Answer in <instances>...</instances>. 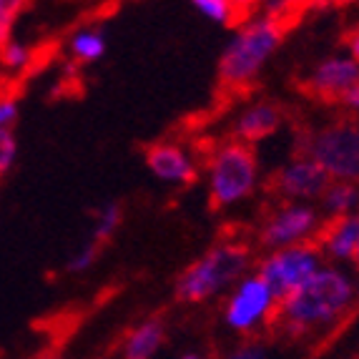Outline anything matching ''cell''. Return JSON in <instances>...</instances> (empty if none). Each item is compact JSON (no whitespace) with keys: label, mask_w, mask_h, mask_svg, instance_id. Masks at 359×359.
<instances>
[{"label":"cell","mask_w":359,"mask_h":359,"mask_svg":"<svg viewBox=\"0 0 359 359\" xmlns=\"http://www.w3.org/2000/svg\"><path fill=\"white\" fill-rule=\"evenodd\" d=\"M36 359H60V354L58 352H43V354H38Z\"/></svg>","instance_id":"4316f807"},{"label":"cell","mask_w":359,"mask_h":359,"mask_svg":"<svg viewBox=\"0 0 359 359\" xmlns=\"http://www.w3.org/2000/svg\"><path fill=\"white\" fill-rule=\"evenodd\" d=\"M18 121V96L6 83H0V128H8Z\"/></svg>","instance_id":"ffe728a7"},{"label":"cell","mask_w":359,"mask_h":359,"mask_svg":"<svg viewBox=\"0 0 359 359\" xmlns=\"http://www.w3.org/2000/svg\"><path fill=\"white\" fill-rule=\"evenodd\" d=\"M344 106L352 108V111H359V83L354 86L352 90H349L347 96H344Z\"/></svg>","instance_id":"484cf974"},{"label":"cell","mask_w":359,"mask_h":359,"mask_svg":"<svg viewBox=\"0 0 359 359\" xmlns=\"http://www.w3.org/2000/svg\"><path fill=\"white\" fill-rule=\"evenodd\" d=\"M354 264H357V269H359V241H357V249H354Z\"/></svg>","instance_id":"83f0119b"},{"label":"cell","mask_w":359,"mask_h":359,"mask_svg":"<svg viewBox=\"0 0 359 359\" xmlns=\"http://www.w3.org/2000/svg\"><path fill=\"white\" fill-rule=\"evenodd\" d=\"M231 359H262V349H257V347H241Z\"/></svg>","instance_id":"d4e9b609"},{"label":"cell","mask_w":359,"mask_h":359,"mask_svg":"<svg viewBox=\"0 0 359 359\" xmlns=\"http://www.w3.org/2000/svg\"><path fill=\"white\" fill-rule=\"evenodd\" d=\"M186 359H198V357H186Z\"/></svg>","instance_id":"f1b7e54d"},{"label":"cell","mask_w":359,"mask_h":359,"mask_svg":"<svg viewBox=\"0 0 359 359\" xmlns=\"http://www.w3.org/2000/svg\"><path fill=\"white\" fill-rule=\"evenodd\" d=\"M15 154H18V144H15L13 131L0 128V176L8 174V168L15 161Z\"/></svg>","instance_id":"7402d4cb"},{"label":"cell","mask_w":359,"mask_h":359,"mask_svg":"<svg viewBox=\"0 0 359 359\" xmlns=\"http://www.w3.org/2000/svg\"><path fill=\"white\" fill-rule=\"evenodd\" d=\"M359 241V214L327 219L317 229V236H311V244L317 246L319 254H327L332 259H352Z\"/></svg>","instance_id":"7c38bea8"},{"label":"cell","mask_w":359,"mask_h":359,"mask_svg":"<svg viewBox=\"0 0 359 359\" xmlns=\"http://www.w3.org/2000/svg\"><path fill=\"white\" fill-rule=\"evenodd\" d=\"M359 83V63L352 58H330L306 78L304 90L322 101H344L349 90Z\"/></svg>","instance_id":"30bf717a"},{"label":"cell","mask_w":359,"mask_h":359,"mask_svg":"<svg viewBox=\"0 0 359 359\" xmlns=\"http://www.w3.org/2000/svg\"><path fill=\"white\" fill-rule=\"evenodd\" d=\"M344 46H347L354 63H359V28H352L349 33H344Z\"/></svg>","instance_id":"cb8c5ba5"},{"label":"cell","mask_w":359,"mask_h":359,"mask_svg":"<svg viewBox=\"0 0 359 359\" xmlns=\"http://www.w3.org/2000/svg\"><path fill=\"white\" fill-rule=\"evenodd\" d=\"M276 306V297L271 289L264 284L259 274L249 276L236 287L231 294V299L226 304V324L239 332L254 330L259 322L271 317V311Z\"/></svg>","instance_id":"ba28073f"},{"label":"cell","mask_w":359,"mask_h":359,"mask_svg":"<svg viewBox=\"0 0 359 359\" xmlns=\"http://www.w3.org/2000/svg\"><path fill=\"white\" fill-rule=\"evenodd\" d=\"M354 302L357 289L352 279L339 269L322 266L289 297L276 302L269 322L279 324V330L287 334L299 337L337 324L341 317H347Z\"/></svg>","instance_id":"6da1fadb"},{"label":"cell","mask_w":359,"mask_h":359,"mask_svg":"<svg viewBox=\"0 0 359 359\" xmlns=\"http://www.w3.org/2000/svg\"><path fill=\"white\" fill-rule=\"evenodd\" d=\"M282 123V111L271 103H257V106L246 108L241 118L236 121L233 126V141H241V144L252 146L262 138H269L271 133L279 128Z\"/></svg>","instance_id":"4fadbf2b"},{"label":"cell","mask_w":359,"mask_h":359,"mask_svg":"<svg viewBox=\"0 0 359 359\" xmlns=\"http://www.w3.org/2000/svg\"><path fill=\"white\" fill-rule=\"evenodd\" d=\"M249 246L244 241H222L211 252L194 262L176 282V297L181 302H204L211 294L224 289L249 266Z\"/></svg>","instance_id":"3957f363"},{"label":"cell","mask_w":359,"mask_h":359,"mask_svg":"<svg viewBox=\"0 0 359 359\" xmlns=\"http://www.w3.org/2000/svg\"><path fill=\"white\" fill-rule=\"evenodd\" d=\"M314 271H319V249L311 241L271 252L259 264V276L271 289L276 302H282L294 289L302 287Z\"/></svg>","instance_id":"8992f818"},{"label":"cell","mask_w":359,"mask_h":359,"mask_svg":"<svg viewBox=\"0 0 359 359\" xmlns=\"http://www.w3.org/2000/svg\"><path fill=\"white\" fill-rule=\"evenodd\" d=\"M28 60H33L30 50L23 48V46H20V43H15V41L6 43V46L0 48V63H6L8 68H23Z\"/></svg>","instance_id":"44dd1931"},{"label":"cell","mask_w":359,"mask_h":359,"mask_svg":"<svg viewBox=\"0 0 359 359\" xmlns=\"http://www.w3.org/2000/svg\"><path fill=\"white\" fill-rule=\"evenodd\" d=\"M194 8L198 13H204L206 18L229 25V28H244L249 13L254 11V6H249V3H231V0H198V3H194Z\"/></svg>","instance_id":"9a60e30c"},{"label":"cell","mask_w":359,"mask_h":359,"mask_svg":"<svg viewBox=\"0 0 359 359\" xmlns=\"http://www.w3.org/2000/svg\"><path fill=\"white\" fill-rule=\"evenodd\" d=\"M23 8H25L23 3H15V0H0V48L6 43H11L13 25H15Z\"/></svg>","instance_id":"d6986e66"},{"label":"cell","mask_w":359,"mask_h":359,"mask_svg":"<svg viewBox=\"0 0 359 359\" xmlns=\"http://www.w3.org/2000/svg\"><path fill=\"white\" fill-rule=\"evenodd\" d=\"M259 176L257 154L241 141H226L209 158L211 209H226L254 191Z\"/></svg>","instance_id":"277c9868"},{"label":"cell","mask_w":359,"mask_h":359,"mask_svg":"<svg viewBox=\"0 0 359 359\" xmlns=\"http://www.w3.org/2000/svg\"><path fill=\"white\" fill-rule=\"evenodd\" d=\"M98 254H101V244H96V241H88V244L81 249V252L76 254V257L68 262V271H83L88 269L90 264L96 262Z\"/></svg>","instance_id":"603a6c76"},{"label":"cell","mask_w":359,"mask_h":359,"mask_svg":"<svg viewBox=\"0 0 359 359\" xmlns=\"http://www.w3.org/2000/svg\"><path fill=\"white\" fill-rule=\"evenodd\" d=\"M314 229H317V211L302 204H284L264 219L262 229H259V244L264 249L279 252L287 246L311 241Z\"/></svg>","instance_id":"52a82bcc"},{"label":"cell","mask_w":359,"mask_h":359,"mask_svg":"<svg viewBox=\"0 0 359 359\" xmlns=\"http://www.w3.org/2000/svg\"><path fill=\"white\" fill-rule=\"evenodd\" d=\"M304 156L330 174L332 181L357 184L359 181V123L334 121L311 133L304 144Z\"/></svg>","instance_id":"5b68a950"},{"label":"cell","mask_w":359,"mask_h":359,"mask_svg":"<svg viewBox=\"0 0 359 359\" xmlns=\"http://www.w3.org/2000/svg\"><path fill=\"white\" fill-rule=\"evenodd\" d=\"M106 53V38L96 30H81L71 41V55L76 63H93Z\"/></svg>","instance_id":"e0dca14e"},{"label":"cell","mask_w":359,"mask_h":359,"mask_svg":"<svg viewBox=\"0 0 359 359\" xmlns=\"http://www.w3.org/2000/svg\"><path fill=\"white\" fill-rule=\"evenodd\" d=\"M163 334H166V324L161 317H151L141 322L123 339L121 359H151L156 349L161 347Z\"/></svg>","instance_id":"5bb4252c"},{"label":"cell","mask_w":359,"mask_h":359,"mask_svg":"<svg viewBox=\"0 0 359 359\" xmlns=\"http://www.w3.org/2000/svg\"><path fill=\"white\" fill-rule=\"evenodd\" d=\"M322 198H324V211L330 214V219H339V216L354 214L352 209L357 206V189H354V184L332 181Z\"/></svg>","instance_id":"2e32d148"},{"label":"cell","mask_w":359,"mask_h":359,"mask_svg":"<svg viewBox=\"0 0 359 359\" xmlns=\"http://www.w3.org/2000/svg\"><path fill=\"white\" fill-rule=\"evenodd\" d=\"M146 163L161 181L168 184H194L196 181V163L179 144L158 141L146 149Z\"/></svg>","instance_id":"8fae6325"},{"label":"cell","mask_w":359,"mask_h":359,"mask_svg":"<svg viewBox=\"0 0 359 359\" xmlns=\"http://www.w3.org/2000/svg\"><path fill=\"white\" fill-rule=\"evenodd\" d=\"M287 28L271 18H257L239 28V36L233 38L219 60V83L224 90L239 93L249 88L262 66L271 58L279 43L284 41Z\"/></svg>","instance_id":"7a4b0ae2"},{"label":"cell","mask_w":359,"mask_h":359,"mask_svg":"<svg viewBox=\"0 0 359 359\" xmlns=\"http://www.w3.org/2000/svg\"><path fill=\"white\" fill-rule=\"evenodd\" d=\"M121 219H123V209L121 204H106L98 211V222L93 229V241L103 246V241H108L114 236V231L121 226Z\"/></svg>","instance_id":"ac0fdd59"},{"label":"cell","mask_w":359,"mask_h":359,"mask_svg":"<svg viewBox=\"0 0 359 359\" xmlns=\"http://www.w3.org/2000/svg\"><path fill=\"white\" fill-rule=\"evenodd\" d=\"M330 184V174L317 161H311L309 156H302V158H294L292 163L274 171L266 186L271 194L282 198H317L324 196Z\"/></svg>","instance_id":"9c48e42d"}]
</instances>
